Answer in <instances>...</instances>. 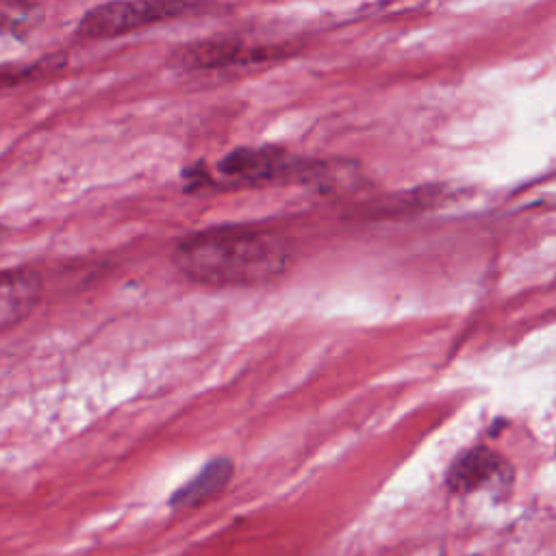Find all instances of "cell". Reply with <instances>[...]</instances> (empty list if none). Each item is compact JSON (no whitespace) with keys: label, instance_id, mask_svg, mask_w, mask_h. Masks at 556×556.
<instances>
[{"label":"cell","instance_id":"obj_1","mask_svg":"<svg viewBox=\"0 0 556 556\" xmlns=\"http://www.w3.org/2000/svg\"><path fill=\"white\" fill-rule=\"evenodd\" d=\"M172 263L182 278L213 289H250L276 282L293 250L276 230L252 224H222L182 237Z\"/></svg>","mask_w":556,"mask_h":556},{"label":"cell","instance_id":"obj_2","mask_svg":"<svg viewBox=\"0 0 556 556\" xmlns=\"http://www.w3.org/2000/svg\"><path fill=\"white\" fill-rule=\"evenodd\" d=\"M317 159H302L280 146H239L217 161V182L228 187L304 185L315 178Z\"/></svg>","mask_w":556,"mask_h":556},{"label":"cell","instance_id":"obj_3","mask_svg":"<svg viewBox=\"0 0 556 556\" xmlns=\"http://www.w3.org/2000/svg\"><path fill=\"white\" fill-rule=\"evenodd\" d=\"M213 0H109L83 13L78 39H113L161 22L195 15Z\"/></svg>","mask_w":556,"mask_h":556},{"label":"cell","instance_id":"obj_4","mask_svg":"<svg viewBox=\"0 0 556 556\" xmlns=\"http://www.w3.org/2000/svg\"><path fill=\"white\" fill-rule=\"evenodd\" d=\"M287 54L285 46L250 43L237 37H211L182 46L176 52L178 65L187 70H226L261 65Z\"/></svg>","mask_w":556,"mask_h":556},{"label":"cell","instance_id":"obj_5","mask_svg":"<svg viewBox=\"0 0 556 556\" xmlns=\"http://www.w3.org/2000/svg\"><path fill=\"white\" fill-rule=\"evenodd\" d=\"M513 484L510 463L491 447L476 445L458 454L447 469V486L456 495L476 491L506 493Z\"/></svg>","mask_w":556,"mask_h":556},{"label":"cell","instance_id":"obj_6","mask_svg":"<svg viewBox=\"0 0 556 556\" xmlns=\"http://www.w3.org/2000/svg\"><path fill=\"white\" fill-rule=\"evenodd\" d=\"M41 276L30 267L0 269V332L26 321L41 300Z\"/></svg>","mask_w":556,"mask_h":556},{"label":"cell","instance_id":"obj_7","mask_svg":"<svg viewBox=\"0 0 556 556\" xmlns=\"http://www.w3.org/2000/svg\"><path fill=\"white\" fill-rule=\"evenodd\" d=\"M235 463L228 456L208 458L187 482L172 491L167 506L174 513H187L217 500L232 482Z\"/></svg>","mask_w":556,"mask_h":556},{"label":"cell","instance_id":"obj_8","mask_svg":"<svg viewBox=\"0 0 556 556\" xmlns=\"http://www.w3.org/2000/svg\"><path fill=\"white\" fill-rule=\"evenodd\" d=\"M39 0H0V39L24 41L41 24Z\"/></svg>","mask_w":556,"mask_h":556},{"label":"cell","instance_id":"obj_9","mask_svg":"<svg viewBox=\"0 0 556 556\" xmlns=\"http://www.w3.org/2000/svg\"><path fill=\"white\" fill-rule=\"evenodd\" d=\"M63 63H65V59L61 54H50V56L35 59V61H2L0 63V91L37 80L43 74L59 70Z\"/></svg>","mask_w":556,"mask_h":556},{"label":"cell","instance_id":"obj_10","mask_svg":"<svg viewBox=\"0 0 556 556\" xmlns=\"http://www.w3.org/2000/svg\"><path fill=\"white\" fill-rule=\"evenodd\" d=\"M4 237H7V228H4V226H0V243L4 241Z\"/></svg>","mask_w":556,"mask_h":556}]
</instances>
